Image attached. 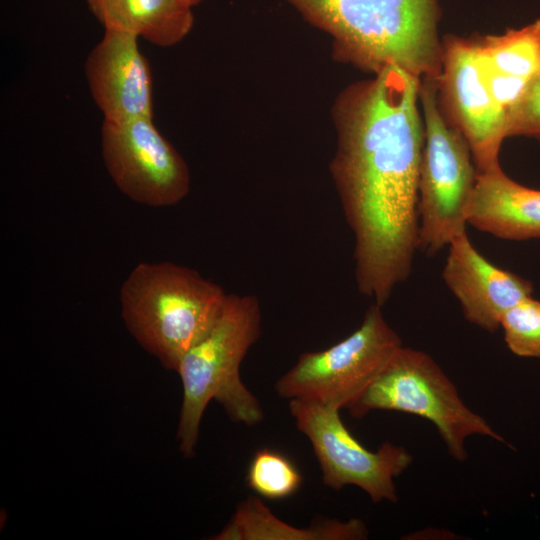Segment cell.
<instances>
[{"label":"cell","instance_id":"6da1fadb","mask_svg":"<svg viewBox=\"0 0 540 540\" xmlns=\"http://www.w3.org/2000/svg\"><path fill=\"white\" fill-rule=\"evenodd\" d=\"M420 82L394 65L380 69L354 110L333 164L355 240L357 288L380 306L409 277L418 249Z\"/></svg>","mask_w":540,"mask_h":540},{"label":"cell","instance_id":"7a4b0ae2","mask_svg":"<svg viewBox=\"0 0 540 540\" xmlns=\"http://www.w3.org/2000/svg\"><path fill=\"white\" fill-rule=\"evenodd\" d=\"M261 305L253 294H228L218 319L180 360L183 399L177 439L185 457L194 454L203 413L217 401L235 423L254 426L264 419L256 396L240 378V365L261 335Z\"/></svg>","mask_w":540,"mask_h":540},{"label":"cell","instance_id":"3957f363","mask_svg":"<svg viewBox=\"0 0 540 540\" xmlns=\"http://www.w3.org/2000/svg\"><path fill=\"white\" fill-rule=\"evenodd\" d=\"M228 294L197 270L141 262L120 290L123 321L162 366L176 371L184 354L211 329Z\"/></svg>","mask_w":540,"mask_h":540},{"label":"cell","instance_id":"277c9868","mask_svg":"<svg viewBox=\"0 0 540 540\" xmlns=\"http://www.w3.org/2000/svg\"><path fill=\"white\" fill-rule=\"evenodd\" d=\"M367 62L438 79L437 0H288Z\"/></svg>","mask_w":540,"mask_h":540},{"label":"cell","instance_id":"5b68a950","mask_svg":"<svg viewBox=\"0 0 540 540\" xmlns=\"http://www.w3.org/2000/svg\"><path fill=\"white\" fill-rule=\"evenodd\" d=\"M346 409L354 418L373 410L399 411L429 420L450 455L467 458L465 441L480 435L506 443L488 422L472 411L440 366L425 352L400 346L380 372Z\"/></svg>","mask_w":540,"mask_h":540},{"label":"cell","instance_id":"8992f818","mask_svg":"<svg viewBox=\"0 0 540 540\" xmlns=\"http://www.w3.org/2000/svg\"><path fill=\"white\" fill-rule=\"evenodd\" d=\"M438 79L420 82L424 143L418 184V249L434 255L466 231V209L478 172L461 131L448 125L437 102Z\"/></svg>","mask_w":540,"mask_h":540},{"label":"cell","instance_id":"52a82bcc","mask_svg":"<svg viewBox=\"0 0 540 540\" xmlns=\"http://www.w3.org/2000/svg\"><path fill=\"white\" fill-rule=\"evenodd\" d=\"M400 346L401 339L384 318L382 306L373 303L361 325L345 339L321 351L302 353L276 381V394L287 400L346 408Z\"/></svg>","mask_w":540,"mask_h":540},{"label":"cell","instance_id":"ba28073f","mask_svg":"<svg viewBox=\"0 0 540 540\" xmlns=\"http://www.w3.org/2000/svg\"><path fill=\"white\" fill-rule=\"evenodd\" d=\"M296 427L311 442L323 484L333 490L354 485L373 503H396L394 479L412 463L403 446L384 442L377 451L364 447L342 422L340 409L302 399L289 400Z\"/></svg>","mask_w":540,"mask_h":540},{"label":"cell","instance_id":"9c48e42d","mask_svg":"<svg viewBox=\"0 0 540 540\" xmlns=\"http://www.w3.org/2000/svg\"><path fill=\"white\" fill-rule=\"evenodd\" d=\"M101 151L115 185L137 203L173 206L189 192L187 165L152 118L119 123L104 121Z\"/></svg>","mask_w":540,"mask_h":540},{"label":"cell","instance_id":"30bf717a","mask_svg":"<svg viewBox=\"0 0 540 540\" xmlns=\"http://www.w3.org/2000/svg\"><path fill=\"white\" fill-rule=\"evenodd\" d=\"M438 81L469 144L477 172L498 166L507 119L485 82L477 43L450 39L442 52Z\"/></svg>","mask_w":540,"mask_h":540},{"label":"cell","instance_id":"8fae6325","mask_svg":"<svg viewBox=\"0 0 540 540\" xmlns=\"http://www.w3.org/2000/svg\"><path fill=\"white\" fill-rule=\"evenodd\" d=\"M85 74L104 121L153 119L151 70L136 35L105 28L102 39L87 57Z\"/></svg>","mask_w":540,"mask_h":540},{"label":"cell","instance_id":"7c38bea8","mask_svg":"<svg viewBox=\"0 0 540 540\" xmlns=\"http://www.w3.org/2000/svg\"><path fill=\"white\" fill-rule=\"evenodd\" d=\"M447 247L443 280L470 323L495 332L506 311L532 296L528 280L492 264L474 247L466 231Z\"/></svg>","mask_w":540,"mask_h":540},{"label":"cell","instance_id":"4fadbf2b","mask_svg":"<svg viewBox=\"0 0 540 540\" xmlns=\"http://www.w3.org/2000/svg\"><path fill=\"white\" fill-rule=\"evenodd\" d=\"M467 223L500 239L540 238V190L509 178L500 166L478 172Z\"/></svg>","mask_w":540,"mask_h":540},{"label":"cell","instance_id":"5bb4252c","mask_svg":"<svg viewBox=\"0 0 540 540\" xmlns=\"http://www.w3.org/2000/svg\"><path fill=\"white\" fill-rule=\"evenodd\" d=\"M104 28L123 30L157 46H172L191 30L194 17L183 0H87Z\"/></svg>","mask_w":540,"mask_h":540},{"label":"cell","instance_id":"9a60e30c","mask_svg":"<svg viewBox=\"0 0 540 540\" xmlns=\"http://www.w3.org/2000/svg\"><path fill=\"white\" fill-rule=\"evenodd\" d=\"M368 530L359 519L322 518L307 528L291 526L277 518L263 502L249 496L241 502L215 540H360Z\"/></svg>","mask_w":540,"mask_h":540},{"label":"cell","instance_id":"2e32d148","mask_svg":"<svg viewBox=\"0 0 540 540\" xmlns=\"http://www.w3.org/2000/svg\"><path fill=\"white\" fill-rule=\"evenodd\" d=\"M476 43L482 62L496 72L525 80L540 72V19Z\"/></svg>","mask_w":540,"mask_h":540},{"label":"cell","instance_id":"e0dca14e","mask_svg":"<svg viewBox=\"0 0 540 540\" xmlns=\"http://www.w3.org/2000/svg\"><path fill=\"white\" fill-rule=\"evenodd\" d=\"M245 481L260 497L281 500L300 489L303 476L289 457L271 448H261L249 462Z\"/></svg>","mask_w":540,"mask_h":540},{"label":"cell","instance_id":"ac0fdd59","mask_svg":"<svg viewBox=\"0 0 540 540\" xmlns=\"http://www.w3.org/2000/svg\"><path fill=\"white\" fill-rule=\"evenodd\" d=\"M500 328L513 354L540 358V301L529 296L515 304L502 316Z\"/></svg>","mask_w":540,"mask_h":540},{"label":"cell","instance_id":"d6986e66","mask_svg":"<svg viewBox=\"0 0 540 540\" xmlns=\"http://www.w3.org/2000/svg\"><path fill=\"white\" fill-rule=\"evenodd\" d=\"M507 137L523 135L540 140V72L528 82L526 89L507 116Z\"/></svg>","mask_w":540,"mask_h":540},{"label":"cell","instance_id":"ffe728a7","mask_svg":"<svg viewBox=\"0 0 540 540\" xmlns=\"http://www.w3.org/2000/svg\"><path fill=\"white\" fill-rule=\"evenodd\" d=\"M480 62L487 87L497 105L506 114L507 119L510 111L522 97L530 80L501 74L486 66L481 58Z\"/></svg>","mask_w":540,"mask_h":540},{"label":"cell","instance_id":"44dd1931","mask_svg":"<svg viewBox=\"0 0 540 540\" xmlns=\"http://www.w3.org/2000/svg\"><path fill=\"white\" fill-rule=\"evenodd\" d=\"M186 4L193 7L197 4H199L202 0H183Z\"/></svg>","mask_w":540,"mask_h":540}]
</instances>
